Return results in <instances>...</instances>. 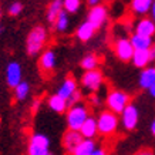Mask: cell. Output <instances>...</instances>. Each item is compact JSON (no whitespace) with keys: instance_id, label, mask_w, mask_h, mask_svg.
I'll return each instance as SVG.
<instances>
[{"instance_id":"cell-2","label":"cell","mask_w":155,"mask_h":155,"mask_svg":"<svg viewBox=\"0 0 155 155\" xmlns=\"http://www.w3.org/2000/svg\"><path fill=\"white\" fill-rule=\"evenodd\" d=\"M118 114L110 111V110H105L98 115L97 118V128H98V132L104 137H110L115 134L118 128Z\"/></svg>"},{"instance_id":"cell-12","label":"cell","mask_w":155,"mask_h":155,"mask_svg":"<svg viewBox=\"0 0 155 155\" xmlns=\"http://www.w3.org/2000/svg\"><path fill=\"white\" fill-rule=\"evenodd\" d=\"M83 138L84 137L81 135V132L78 130H70L68 128V131H66L64 135H63V147H64V150L71 154L75 147L83 141Z\"/></svg>"},{"instance_id":"cell-39","label":"cell","mask_w":155,"mask_h":155,"mask_svg":"<svg viewBox=\"0 0 155 155\" xmlns=\"http://www.w3.org/2000/svg\"><path fill=\"white\" fill-rule=\"evenodd\" d=\"M46 155H53V154H51V151H50V152H48V154H46Z\"/></svg>"},{"instance_id":"cell-35","label":"cell","mask_w":155,"mask_h":155,"mask_svg":"<svg viewBox=\"0 0 155 155\" xmlns=\"http://www.w3.org/2000/svg\"><path fill=\"white\" fill-rule=\"evenodd\" d=\"M90 101H91V103L94 104V105H97V104H100V98H98V97H97V95H91V97H90Z\"/></svg>"},{"instance_id":"cell-31","label":"cell","mask_w":155,"mask_h":155,"mask_svg":"<svg viewBox=\"0 0 155 155\" xmlns=\"http://www.w3.org/2000/svg\"><path fill=\"white\" fill-rule=\"evenodd\" d=\"M91 155H108V152H107V150H104V148H95Z\"/></svg>"},{"instance_id":"cell-41","label":"cell","mask_w":155,"mask_h":155,"mask_svg":"<svg viewBox=\"0 0 155 155\" xmlns=\"http://www.w3.org/2000/svg\"><path fill=\"white\" fill-rule=\"evenodd\" d=\"M0 16H2V10H0Z\"/></svg>"},{"instance_id":"cell-30","label":"cell","mask_w":155,"mask_h":155,"mask_svg":"<svg viewBox=\"0 0 155 155\" xmlns=\"http://www.w3.org/2000/svg\"><path fill=\"white\" fill-rule=\"evenodd\" d=\"M40 104H41V101L40 100H36L33 103V105H31V113L33 114H36L38 111V108H40Z\"/></svg>"},{"instance_id":"cell-38","label":"cell","mask_w":155,"mask_h":155,"mask_svg":"<svg viewBox=\"0 0 155 155\" xmlns=\"http://www.w3.org/2000/svg\"><path fill=\"white\" fill-rule=\"evenodd\" d=\"M151 132H152V135L155 137V120L152 121V124H151Z\"/></svg>"},{"instance_id":"cell-9","label":"cell","mask_w":155,"mask_h":155,"mask_svg":"<svg viewBox=\"0 0 155 155\" xmlns=\"http://www.w3.org/2000/svg\"><path fill=\"white\" fill-rule=\"evenodd\" d=\"M56 64H57L56 53L50 50V48L43 51V54L40 56V60H38V67H40V71L44 75L51 74L54 68H56Z\"/></svg>"},{"instance_id":"cell-26","label":"cell","mask_w":155,"mask_h":155,"mask_svg":"<svg viewBox=\"0 0 155 155\" xmlns=\"http://www.w3.org/2000/svg\"><path fill=\"white\" fill-rule=\"evenodd\" d=\"M80 66L83 70H93V68H97L98 66V58L95 54H88V56H85L83 60H81Z\"/></svg>"},{"instance_id":"cell-29","label":"cell","mask_w":155,"mask_h":155,"mask_svg":"<svg viewBox=\"0 0 155 155\" xmlns=\"http://www.w3.org/2000/svg\"><path fill=\"white\" fill-rule=\"evenodd\" d=\"M81 98H83V94H81L80 90L77 88V90L74 91V93H73V94L70 95V98L67 100V105H68V107H71V105H74V104L80 103Z\"/></svg>"},{"instance_id":"cell-13","label":"cell","mask_w":155,"mask_h":155,"mask_svg":"<svg viewBox=\"0 0 155 155\" xmlns=\"http://www.w3.org/2000/svg\"><path fill=\"white\" fill-rule=\"evenodd\" d=\"M78 131L81 132V135L84 137V138H94L97 134H98V128H97V120L94 117H87L84 122H83V125L80 127Z\"/></svg>"},{"instance_id":"cell-25","label":"cell","mask_w":155,"mask_h":155,"mask_svg":"<svg viewBox=\"0 0 155 155\" xmlns=\"http://www.w3.org/2000/svg\"><path fill=\"white\" fill-rule=\"evenodd\" d=\"M28 93H30V84L27 81H20L19 84L14 87V97L17 101H23L28 97Z\"/></svg>"},{"instance_id":"cell-14","label":"cell","mask_w":155,"mask_h":155,"mask_svg":"<svg viewBox=\"0 0 155 155\" xmlns=\"http://www.w3.org/2000/svg\"><path fill=\"white\" fill-rule=\"evenodd\" d=\"M140 87L142 90H148L155 83V67H144L140 74Z\"/></svg>"},{"instance_id":"cell-20","label":"cell","mask_w":155,"mask_h":155,"mask_svg":"<svg viewBox=\"0 0 155 155\" xmlns=\"http://www.w3.org/2000/svg\"><path fill=\"white\" fill-rule=\"evenodd\" d=\"M130 41H131L134 50H148L152 46V37H147V36H142L138 33L132 34Z\"/></svg>"},{"instance_id":"cell-4","label":"cell","mask_w":155,"mask_h":155,"mask_svg":"<svg viewBox=\"0 0 155 155\" xmlns=\"http://www.w3.org/2000/svg\"><path fill=\"white\" fill-rule=\"evenodd\" d=\"M105 104H107V108L110 111H113L115 114H121L122 110L130 104V97L127 93H124L121 90H113L108 93Z\"/></svg>"},{"instance_id":"cell-10","label":"cell","mask_w":155,"mask_h":155,"mask_svg":"<svg viewBox=\"0 0 155 155\" xmlns=\"http://www.w3.org/2000/svg\"><path fill=\"white\" fill-rule=\"evenodd\" d=\"M107 16H108L107 7L103 5H97V6H93V7H91V10L88 12L87 20H88L95 28H100L104 23H105Z\"/></svg>"},{"instance_id":"cell-42","label":"cell","mask_w":155,"mask_h":155,"mask_svg":"<svg viewBox=\"0 0 155 155\" xmlns=\"http://www.w3.org/2000/svg\"><path fill=\"white\" fill-rule=\"evenodd\" d=\"M0 124H2V121H0Z\"/></svg>"},{"instance_id":"cell-15","label":"cell","mask_w":155,"mask_h":155,"mask_svg":"<svg viewBox=\"0 0 155 155\" xmlns=\"http://www.w3.org/2000/svg\"><path fill=\"white\" fill-rule=\"evenodd\" d=\"M135 33L147 36V37H152L155 34V21L152 19H141L135 26Z\"/></svg>"},{"instance_id":"cell-22","label":"cell","mask_w":155,"mask_h":155,"mask_svg":"<svg viewBox=\"0 0 155 155\" xmlns=\"http://www.w3.org/2000/svg\"><path fill=\"white\" fill-rule=\"evenodd\" d=\"M61 10L63 9V0H53L51 3L48 5V9H47V14H46V17H47V21L48 23H54L57 19V16L60 14Z\"/></svg>"},{"instance_id":"cell-8","label":"cell","mask_w":155,"mask_h":155,"mask_svg":"<svg viewBox=\"0 0 155 155\" xmlns=\"http://www.w3.org/2000/svg\"><path fill=\"white\" fill-rule=\"evenodd\" d=\"M114 53L121 61H130L134 54V47H132L130 38H118L114 43Z\"/></svg>"},{"instance_id":"cell-6","label":"cell","mask_w":155,"mask_h":155,"mask_svg":"<svg viewBox=\"0 0 155 155\" xmlns=\"http://www.w3.org/2000/svg\"><path fill=\"white\" fill-rule=\"evenodd\" d=\"M104 75L98 68H93V70H85V73L81 77V84L85 90H88L91 93L98 91L100 87L103 85Z\"/></svg>"},{"instance_id":"cell-3","label":"cell","mask_w":155,"mask_h":155,"mask_svg":"<svg viewBox=\"0 0 155 155\" xmlns=\"http://www.w3.org/2000/svg\"><path fill=\"white\" fill-rule=\"evenodd\" d=\"M87 117H88V108L84 104L77 103L67 108V125L70 130H80Z\"/></svg>"},{"instance_id":"cell-40","label":"cell","mask_w":155,"mask_h":155,"mask_svg":"<svg viewBox=\"0 0 155 155\" xmlns=\"http://www.w3.org/2000/svg\"><path fill=\"white\" fill-rule=\"evenodd\" d=\"M0 33H2V26H0Z\"/></svg>"},{"instance_id":"cell-11","label":"cell","mask_w":155,"mask_h":155,"mask_svg":"<svg viewBox=\"0 0 155 155\" xmlns=\"http://www.w3.org/2000/svg\"><path fill=\"white\" fill-rule=\"evenodd\" d=\"M21 66L17 61H12L6 67V83L10 88H14L21 81Z\"/></svg>"},{"instance_id":"cell-7","label":"cell","mask_w":155,"mask_h":155,"mask_svg":"<svg viewBox=\"0 0 155 155\" xmlns=\"http://www.w3.org/2000/svg\"><path fill=\"white\" fill-rule=\"evenodd\" d=\"M138 120H140L138 108H137L134 104L130 103L127 107L122 110V113H121V124H122V127L125 128L127 131H132V130H135L137 128Z\"/></svg>"},{"instance_id":"cell-19","label":"cell","mask_w":155,"mask_h":155,"mask_svg":"<svg viewBox=\"0 0 155 155\" xmlns=\"http://www.w3.org/2000/svg\"><path fill=\"white\" fill-rule=\"evenodd\" d=\"M95 30L97 28L93 26V24L90 23L88 20L87 21H84L83 24H80L78 26V28H77V38L80 40V41H88V40H91L93 38V36H94Z\"/></svg>"},{"instance_id":"cell-17","label":"cell","mask_w":155,"mask_h":155,"mask_svg":"<svg viewBox=\"0 0 155 155\" xmlns=\"http://www.w3.org/2000/svg\"><path fill=\"white\" fill-rule=\"evenodd\" d=\"M75 90H77V81L74 80V77L68 75L66 80L63 81V84L58 87V91H57V94L61 95L63 98L68 100V98H70V95L74 93Z\"/></svg>"},{"instance_id":"cell-32","label":"cell","mask_w":155,"mask_h":155,"mask_svg":"<svg viewBox=\"0 0 155 155\" xmlns=\"http://www.w3.org/2000/svg\"><path fill=\"white\" fill-rule=\"evenodd\" d=\"M148 51H150V58L151 61L155 60V46H151L150 48H148Z\"/></svg>"},{"instance_id":"cell-16","label":"cell","mask_w":155,"mask_h":155,"mask_svg":"<svg viewBox=\"0 0 155 155\" xmlns=\"http://www.w3.org/2000/svg\"><path fill=\"white\" fill-rule=\"evenodd\" d=\"M95 148H97V145H95V141L93 138H83V141L73 150L71 155H91Z\"/></svg>"},{"instance_id":"cell-18","label":"cell","mask_w":155,"mask_h":155,"mask_svg":"<svg viewBox=\"0 0 155 155\" xmlns=\"http://www.w3.org/2000/svg\"><path fill=\"white\" fill-rule=\"evenodd\" d=\"M47 104H48V107H50V110H53V111L57 113V114L66 113L67 108H68V105H67V100L63 98V97L58 95V94L50 95Z\"/></svg>"},{"instance_id":"cell-34","label":"cell","mask_w":155,"mask_h":155,"mask_svg":"<svg viewBox=\"0 0 155 155\" xmlns=\"http://www.w3.org/2000/svg\"><path fill=\"white\" fill-rule=\"evenodd\" d=\"M148 93H150V95L152 97V98H155V83L148 88Z\"/></svg>"},{"instance_id":"cell-36","label":"cell","mask_w":155,"mask_h":155,"mask_svg":"<svg viewBox=\"0 0 155 155\" xmlns=\"http://www.w3.org/2000/svg\"><path fill=\"white\" fill-rule=\"evenodd\" d=\"M151 16H152V20L155 21V0H154V3H152V6H151Z\"/></svg>"},{"instance_id":"cell-28","label":"cell","mask_w":155,"mask_h":155,"mask_svg":"<svg viewBox=\"0 0 155 155\" xmlns=\"http://www.w3.org/2000/svg\"><path fill=\"white\" fill-rule=\"evenodd\" d=\"M9 14L10 16H19L21 12H23V5L20 3V2H14V3H12V5L9 6Z\"/></svg>"},{"instance_id":"cell-33","label":"cell","mask_w":155,"mask_h":155,"mask_svg":"<svg viewBox=\"0 0 155 155\" xmlns=\"http://www.w3.org/2000/svg\"><path fill=\"white\" fill-rule=\"evenodd\" d=\"M100 2H101V0H87V5H88L90 7H93V6L100 5Z\"/></svg>"},{"instance_id":"cell-21","label":"cell","mask_w":155,"mask_h":155,"mask_svg":"<svg viewBox=\"0 0 155 155\" xmlns=\"http://www.w3.org/2000/svg\"><path fill=\"white\" fill-rule=\"evenodd\" d=\"M132 64L138 68H144L151 63L150 58V51L148 50H134V54H132Z\"/></svg>"},{"instance_id":"cell-23","label":"cell","mask_w":155,"mask_h":155,"mask_svg":"<svg viewBox=\"0 0 155 155\" xmlns=\"http://www.w3.org/2000/svg\"><path fill=\"white\" fill-rule=\"evenodd\" d=\"M152 3H154V0H132L131 10L135 14H145L151 10Z\"/></svg>"},{"instance_id":"cell-24","label":"cell","mask_w":155,"mask_h":155,"mask_svg":"<svg viewBox=\"0 0 155 155\" xmlns=\"http://www.w3.org/2000/svg\"><path fill=\"white\" fill-rule=\"evenodd\" d=\"M68 24H70V20H68V13L66 10H61L60 14L57 16L56 21L53 23L54 28H56L58 33H64L67 28H68Z\"/></svg>"},{"instance_id":"cell-27","label":"cell","mask_w":155,"mask_h":155,"mask_svg":"<svg viewBox=\"0 0 155 155\" xmlns=\"http://www.w3.org/2000/svg\"><path fill=\"white\" fill-rule=\"evenodd\" d=\"M81 6V0H63V9L67 13H77Z\"/></svg>"},{"instance_id":"cell-37","label":"cell","mask_w":155,"mask_h":155,"mask_svg":"<svg viewBox=\"0 0 155 155\" xmlns=\"http://www.w3.org/2000/svg\"><path fill=\"white\" fill-rule=\"evenodd\" d=\"M137 155H154V152H151V151H141V152H138Z\"/></svg>"},{"instance_id":"cell-1","label":"cell","mask_w":155,"mask_h":155,"mask_svg":"<svg viewBox=\"0 0 155 155\" xmlns=\"http://www.w3.org/2000/svg\"><path fill=\"white\" fill-rule=\"evenodd\" d=\"M47 30L43 26H36L30 30V33L26 40V50L28 56H36L43 50V47L47 43Z\"/></svg>"},{"instance_id":"cell-5","label":"cell","mask_w":155,"mask_h":155,"mask_svg":"<svg viewBox=\"0 0 155 155\" xmlns=\"http://www.w3.org/2000/svg\"><path fill=\"white\" fill-rule=\"evenodd\" d=\"M50 152V140L41 132H36L28 140V155H46Z\"/></svg>"}]
</instances>
